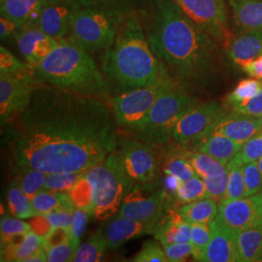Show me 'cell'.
I'll use <instances>...</instances> for the list:
<instances>
[{"instance_id":"cell-1","label":"cell","mask_w":262,"mask_h":262,"mask_svg":"<svg viewBox=\"0 0 262 262\" xmlns=\"http://www.w3.org/2000/svg\"><path fill=\"white\" fill-rule=\"evenodd\" d=\"M100 98L40 84L14 136L16 164L46 174L84 172L117 150L113 111Z\"/></svg>"},{"instance_id":"cell-2","label":"cell","mask_w":262,"mask_h":262,"mask_svg":"<svg viewBox=\"0 0 262 262\" xmlns=\"http://www.w3.org/2000/svg\"><path fill=\"white\" fill-rule=\"evenodd\" d=\"M138 15L151 51L176 84L191 93L214 83L220 45L174 0H144Z\"/></svg>"},{"instance_id":"cell-3","label":"cell","mask_w":262,"mask_h":262,"mask_svg":"<svg viewBox=\"0 0 262 262\" xmlns=\"http://www.w3.org/2000/svg\"><path fill=\"white\" fill-rule=\"evenodd\" d=\"M110 96L171 79L150 49L138 12L122 19L112 46L101 57Z\"/></svg>"},{"instance_id":"cell-4","label":"cell","mask_w":262,"mask_h":262,"mask_svg":"<svg viewBox=\"0 0 262 262\" xmlns=\"http://www.w3.org/2000/svg\"><path fill=\"white\" fill-rule=\"evenodd\" d=\"M33 71L40 84L110 102L102 70L91 54L67 39H60L59 45Z\"/></svg>"},{"instance_id":"cell-5","label":"cell","mask_w":262,"mask_h":262,"mask_svg":"<svg viewBox=\"0 0 262 262\" xmlns=\"http://www.w3.org/2000/svg\"><path fill=\"white\" fill-rule=\"evenodd\" d=\"M94 187V215L99 221L116 215L133 182L125 172L120 150H114L106 159L84 171Z\"/></svg>"},{"instance_id":"cell-6","label":"cell","mask_w":262,"mask_h":262,"mask_svg":"<svg viewBox=\"0 0 262 262\" xmlns=\"http://www.w3.org/2000/svg\"><path fill=\"white\" fill-rule=\"evenodd\" d=\"M197 104L189 92L174 84L160 95L144 122L132 132L133 137L155 146L165 145L180 119Z\"/></svg>"},{"instance_id":"cell-7","label":"cell","mask_w":262,"mask_h":262,"mask_svg":"<svg viewBox=\"0 0 262 262\" xmlns=\"http://www.w3.org/2000/svg\"><path fill=\"white\" fill-rule=\"evenodd\" d=\"M122 19L99 10L79 8L66 39L91 55L103 54L115 42Z\"/></svg>"},{"instance_id":"cell-8","label":"cell","mask_w":262,"mask_h":262,"mask_svg":"<svg viewBox=\"0 0 262 262\" xmlns=\"http://www.w3.org/2000/svg\"><path fill=\"white\" fill-rule=\"evenodd\" d=\"M174 84L172 79H164L156 84L111 97L110 103L117 126L126 130H136L149 115L161 94Z\"/></svg>"},{"instance_id":"cell-9","label":"cell","mask_w":262,"mask_h":262,"mask_svg":"<svg viewBox=\"0 0 262 262\" xmlns=\"http://www.w3.org/2000/svg\"><path fill=\"white\" fill-rule=\"evenodd\" d=\"M227 114L225 106L216 101L197 104L177 122L172 132V139L178 146L190 150L209 135Z\"/></svg>"},{"instance_id":"cell-10","label":"cell","mask_w":262,"mask_h":262,"mask_svg":"<svg viewBox=\"0 0 262 262\" xmlns=\"http://www.w3.org/2000/svg\"><path fill=\"white\" fill-rule=\"evenodd\" d=\"M168 192L154 182L136 184L125 195L119 215L157 224L168 211Z\"/></svg>"},{"instance_id":"cell-11","label":"cell","mask_w":262,"mask_h":262,"mask_svg":"<svg viewBox=\"0 0 262 262\" xmlns=\"http://www.w3.org/2000/svg\"><path fill=\"white\" fill-rule=\"evenodd\" d=\"M181 10L225 49L232 33L224 0H174Z\"/></svg>"},{"instance_id":"cell-12","label":"cell","mask_w":262,"mask_h":262,"mask_svg":"<svg viewBox=\"0 0 262 262\" xmlns=\"http://www.w3.org/2000/svg\"><path fill=\"white\" fill-rule=\"evenodd\" d=\"M121 157L126 174L133 183L145 184L156 181L161 169L158 147L136 138L122 139Z\"/></svg>"},{"instance_id":"cell-13","label":"cell","mask_w":262,"mask_h":262,"mask_svg":"<svg viewBox=\"0 0 262 262\" xmlns=\"http://www.w3.org/2000/svg\"><path fill=\"white\" fill-rule=\"evenodd\" d=\"M39 84L34 71L25 75L0 73V119L2 126L19 118L26 111Z\"/></svg>"},{"instance_id":"cell-14","label":"cell","mask_w":262,"mask_h":262,"mask_svg":"<svg viewBox=\"0 0 262 262\" xmlns=\"http://www.w3.org/2000/svg\"><path fill=\"white\" fill-rule=\"evenodd\" d=\"M215 220L235 234L262 225V191L219 204Z\"/></svg>"},{"instance_id":"cell-15","label":"cell","mask_w":262,"mask_h":262,"mask_svg":"<svg viewBox=\"0 0 262 262\" xmlns=\"http://www.w3.org/2000/svg\"><path fill=\"white\" fill-rule=\"evenodd\" d=\"M104 222L100 231L107 243L108 250H116L129 240L152 233L156 225L152 223L139 222L119 214Z\"/></svg>"},{"instance_id":"cell-16","label":"cell","mask_w":262,"mask_h":262,"mask_svg":"<svg viewBox=\"0 0 262 262\" xmlns=\"http://www.w3.org/2000/svg\"><path fill=\"white\" fill-rule=\"evenodd\" d=\"M15 39L26 62L33 69L60 43V40L48 35L38 28H24L17 33Z\"/></svg>"},{"instance_id":"cell-17","label":"cell","mask_w":262,"mask_h":262,"mask_svg":"<svg viewBox=\"0 0 262 262\" xmlns=\"http://www.w3.org/2000/svg\"><path fill=\"white\" fill-rule=\"evenodd\" d=\"M261 130L262 116H249L233 111L225 115L211 133L225 135L244 145Z\"/></svg>"},{"instance_id":"cell-18","label":"cell","mask_w":262,"mask_h":262,"mask_svg":"<svg viewBox=\"0 0 262 262\" xmlns=\"http://www.w3.org/2000/svg\"><path fill=\"white\" fill-rule=\"evenodd\" d=\"M209 225L211 240L207 247L203 261H239L236 234L221 225L215 219Z\"/></svg>"},{"instance_id":"cell-19","label":"cell","mask_w":262,"mask_h":262,"mask_svg":"<svg viewBox=\"0 0 262 262\" xmlns=\"http://www.w3.org/2000/svg\"><path fill=\"white\" fill-rule=\"evenodd\" d=\"M76 10L66 4L46 2L38 19L37 28L57 40L66 39L70 32Z\"/></svg>"},{"instance_id":"cell-20","label":"cell","mask_w":262,"mask_h":262,"mask_svg":"<svg viewBox=\"0 0 262 262\" xmlns=\"http://www.w3.org/2000/svg\"><path fill=\"white\" fill-rule=\"evenodd\" d=\"M228 57L242 68L262 55V31L244 29L232 35L225 48Z\"/></svg>"},{"instance_id":"cell-21","label":"cell","mask_w":262,"mask_h":262,"mask_svg":"<svg viewBox=\"0 0 262 262\" xmlns=\"http://www.w3.org/2000/svg\"><path fill=\"white\" fill-rule=\"evenodd\" d=\"M46 0H4L0 3L1 17L14 21L19 30L37 28Z\"/></svg>"},{"instance_id":"cell-22","label":"cell","mask_w":262,"mask_h":262,"mask_svg":"<svg viewBox=\"0 0 262 262\" xmlns=\"http://www.w3.org/2000/svg\"><path fill=\"white\" fill-rule=\"evenodd\" d=\"M243 144L232 140L225 135L210 133L192 148V150L205 152L221 163L227 165L229 161L242 149Z\"/></svg>"},{"instance_id":"cell-23","label":"cell","mask_w":262,"mask_h":262,"mask_svg":"<svg viewBox=\"0 0 262 262\" xmlns=\"http://www.w3.org/2000/svg\"><path fill=\"white\" fill-rule=\"evenodd\" d=\"M236 26L262 31V0H228Z\"/></svg>"},{"instance_id":"cell-24","label":"cell","mask_w":262,"mask_h":262,"mask_svg":"<svg viewBox=\"0 0 262 262\" xmlns=\"http://www.w3.org/2000/svg\"><path fill=\"white\" fill-rule=\"evenodd\" d=\"M240 262H262V225L236 234Z\"/></svg>"},{"instance_id":"cell-25","label":"cell","mask_w":262,"mask_h":262,"mask_svg":"<svg viewBox=\"0 0 262 262\" xmlns=\"http://www.w3.org/2000/svg\"><path fill=\"white\" fill-rule=\"evenodd\" d=\"M178 212L183 220L190 225H209L217 215L219 205L215 200L206 197L196 201L185 203V205L179 208Z\"/></svg>"},{"instance_id":"cell-26","label":"cell","mask_w":262,"mask_h":262,"mask_svg":"<svg viewBox=\"0 0 262 262\" xmlns=\"http://www.w3.org/2000/svg\"><path fill=\"white\" fill-rule=\"evenodd\" d=\"M38 215H45L58 210H74L76 207L68 192L42 189L31 198Z\"/></svg>"},{"instance_id":"cell-27","label":"cell","mask_w":262,"mask_h":262,"mask_svg":"<svg viewBox=\"0 0 262 262\" xmlns=\"http://www.w3.org/2000/svg\"><path fill=\"white\" fill-rule=\"evenodd\" d=\"M42 247L44 238L31 230L17 246L1 247V261L26 262Z\"/></svg>"},{"instance_id":"cell-28","label":"cell","mask_w":262,"mask_h":262,"mask_svg":"<svg viewBox=\"0 0 262 262\" xmlns=\"http://www.w3.org/2000/svg\"><path fill=\"white\" fill-rule=\"evenodd\" d=\"M172 148L165 152L161 159V170L166 175H173L181 181H187L196 175L195 171L185 156V148Z\"/></svg>"},{"instance_id":"cell-29","label":"cell","mask_w":262,"mask_h":262,"mask_svg":"<svg viewBox=\"0 0 262 262\" xmlns=\"http://www.w3.org/2000/svg\"><path fill=\"white\" fill-rule=\"evenodd\" d=\"M144 0H81L82 8L99 10L124 18L140 10Z\"/></svg>"},{"instance_id":"cell-30","label":"cell","mask_w":262,"mask_h":262,"mask_svg":"<svg viewBox=\"0 0 262 262\" xmlns=\"http://www.w3.org/2000/svg\"><path fill=\"white\" fill-rule=\"evenodd\" d=\"M15 181L30 199L43 189L46 173L28 165L16 164L14 169Z\"/></svg>"},{"instance_id":"cell-31","label":"cell","mask_w":262,"mask_h":262,"mask_svg":"<svg viewBox=\"0 0 262 262\" xmlns=\"http://www.w3.org/2000/svg\"><path fill=\"white\" fill-rule=\"evenodd\" d=\"M185 156L196 175L202 179L214 177L227 170L226 165L205 152L185 148Z\"/></svg>"},{"instance_id":"cell-32","label":"cell","mask_w":262,"mask_h":262,"mask_svg":"<svg viewBox=\"0 0 262 262\" xmlns=\"http://www.w3.org/2000/svg\"><path fill=\"white\" fill-rule=\"evenodd\" d=\"M183 222L184 220L178 211L168 210L156 224L151 234L162 246L176 243L179 229Z\"/></svg>"},{"instance_id":"cell-33","label":"cell","mask_w":262,"mask_h":262,"mask_svg":"<svg viewBox=\"0 0 262 262\" xmlns=\"http://www.w3.org/2000/svg\"><path fill=\"white\" fill-rule=\"evenodd\" d=\"M107 250L108 246L99 228L91 235V237L84 243L80 244L76 250L72 261H102Z\"/></svg>"},{"instance_id":"cell-34","label":"cell","mask_w":262,"mask_h":262,"mask_svg":"<svg viewBox=\"0 0 262 262\" xmlns=\"http://www.w3.org/2000/svg\"><path fill=\"white\" fill-rule=\"evenodd\" d=\"M7 200L11 215L18 219H31L38 215L32 205L31 199L25 193V191L15 180L10 184L7 192Z\"/></svg>"},{"instance_id":"cell-35","label":"cell","mask_w":262,"mask_h":262,"mask_svg":"<svg viewBox=\"0 0 262 262\" xmlns=\"http://www.w3.org/2000/svg\"><path fill=\"white\" fill-rule=\"evenodd\" d=\"M68 193L76 208L83 209L90 215H94V187L84 174Z\"/></svg>"},{"instance_id":"cell-36","label":"cell","mask_w":262,"mask_h":262,"mask_svg":"<svg viewBox=\"0 0 262 262\" xmlns=\"http://www.w3.org/2000/svg\"><path fill=\"white\" fill-rule=\"evenodd\" d=\"M262 89V81L259 79H246L236 85L233 92L227 96V102L234 108L247 103L251 98L255 96Z\"/></svg>"},{"instance_id":"cell-37","label":"cell","mask_w":262,"mask_h":262,"mask_svg":"<svg viewBox=\"0 0 262 262\" xmlns=\"http://www.w3.org/2000/svg\"><path fill=\"white\" fill-rule=\"evenodd\" d=\"M175 197L183 203H189L207 197V188L204 180L195 175L187 181L181 182Z\"/></svg>"},{"instance_id":"cell-38","label":"cell","mask_w":262,"mask_h":262,"mask_svg":"<svg viewBox=\"0 0 262 262\" xmlns=\"http://www.w3.org/2000/svg\"><path fill=\"white\" fill-rule=\"evenodd\" d=\"M243 164L231 159L226 165L228 171L227 194L225 200H235L246 196V187L244 181Z\"/></svg>"},{"instance_id":"cell-39","label":"cell","mask_w":262,"mask_h":262,"mask_svg":"<svg viewBox=\"0 0 262 262\" xmlns=\"http://www.w3.org/2000/svg\"><path fill=\"white\" fill-rule=\"evenodd\" d=\"M84 172L74 173H50L46 174L43 189L69 192L76 183L84 176Z\"/></svg>"},{"instance_id":"cell-40","label":"cell","mask_w":262,"mask_h":262,"mask_svg":"<svg viewBox=\"0 0 262 262\" xmlns=\"http://www.w3.org/2000/svg\"><path fill=\"white\" fill-rule=\"evenodd\" d=\"M211 240L210 225L192 224L190 233V243L193 247V258L196 261H203L207 247Z\"/></svg>"},{"instance_id":"cell-41","label":"cell","mask_w":262,"mask_h":262,"mask_svg":"<svg viewBox=\"0 0 262 262\" xmlns=\"http://www.w3.org/2000/svg\"><path fill=\"white\" fill-rule=\"evenodd\" d=\"M33 72V68L28 63L20 62L16 56H13L7 49L0 48V73L25 75Z\"/></svg>"},{"instance_id":"cell-42","label":"cell","mask_w":262,"mask_h":262,"mask_svg":"<svg viewBox=\"0 0 262 262\" xmlns=\"http://www.w3.org/2000/svg\"><path fill=\"white\" fill-rule=\"evenodd\" d=\"M0 230L1 245H3L17 235L28 234L29 231H31V226L29 223H26L16 216H4L1 220Z\"/></svg>"},{"instance_id":"cell-43","label":"cell","mask_w":262,"mask_h":262,"mask_svg":"<svg viewBox=\"0 0 262 262\" xmlns=\"http://www.w3.org/2000/svg\"><path fill=\"white\" fill-rule=\"evenodd\" d=\"M131 261L135 262H167V255L161 243L156 240H148L143 244L140 252L137 253Z\"/></svg>"},{"instance_id":"cell-44","label":"cell","mask_w":262,"mask_h":262,"mask_svg":"<svg viewBox=\"0 0 262 262\" xmlns=\"http://www.w3.org/2000/svg\"><path fill=\"white\" fill-rule=\"evenodd\" d=\"M262 158V130L259 131L253 138L246 142L240 151L233 159L241 163L247 164L249 162L257 161Z\"/></svg>"},{"instance_id":"cell-45","label":"cell","mask_w":262,"mask_h":262,"mask_svg":"<svg viewBox=\"0 0 262 262\" xmlns=\"http://www.w3.org/2000/svg\"><path fill=\"white\" fill-rule=\"evenodd\" d=\"M207 188V197L215 200L219 204L225 201L227 194L228 171L219 174L214 177L203 179Z\"/></svg>"},{"instance_id":"cell-46","label":"cell","mask_w":262,"mask_h":262,"mask_svg":"<svg viewBox=\"0 0 262 262\" xmlns=\"http://www.w3.org/2000/svg\"><path fill=\"white\" fill-rule=\"evenodd\" d=\"M244 181L246 187V196L253 195L262 191V173L257 161L244 164Z\"/></svg>"},{"instance_id":"cell-47","label":"cell","mask_w":262,"mask_h":262,"mask_svg":"<svg viewBox=\"0 0 262 262\" xmlns=\"http://www.w3.org/2000/svg\"><path fill=\"white\" fill-rule=\"evenodd\" d=\"M89 213L80 208L74 209V215H73V222L70 227V242L75 246L76 249L80 246V239L84 235L88 219H89Z\"/></svg>"},{"instance_id":"cell-48","label":"cell","mask_w":262,"mask_h":262,"mask_svg":"<svg viewBox=\"0 0 262 262\" xmlns=\"http://www.w3.org/2000/svg\"><path fill=\"white\" fill-rule=\"evenodd\" d=\"M163 248L169 261H185L190 256L193 257V247L190 242L170 244Z\"/></svg>"},{"instance_id":"cell-49","label":"cell","mask_w":262,"mask_h":262,"mask_svg":"<svg viewBox=\"0 0 262 262\" xmlns=\"http://www.w3.org/2000/svg\"><path fill=\"white\" fill-rule=\"evenodd\" d=\"M76 250L75 246L70 241L58 245L48 251V261H72Z\"/></svg>"},{"instance_id":"cell-50","label":"cell","mask_w":262,"mask_h":262,"mask_svg":"<svg viewBox=\"0 0 262 262\" xmlns=\"http://www.w3.org/2000/svg\"><path fill=\"white\" fill-rule=\"evenodd\" d=\"M70 228L66 227H55L52 231L44 238V247L49 251L50 249L58 245L70 241Z\"/></svg>"},{"instance_id":"cell-51","label":"cell","mask_w":262,"mask_h":262,"mask_svg":"<svg viewBox=\"0 0 262 262\" xmlns=\"http://www.w3.org/2000/svg\"><path fill=\"white\" fill-rule=\"evenodd\" d=\"M47 216L50 224L55 227H66L70 228L72 222H73V215L74 210H58L49 214H45Z\"/></svg>"},{"instance_id":"cell-52","label":"cell","mask_w":262,"mask_h":262,"mask_svg":"<svg viewBox=\"0 0 262 262\" xmlns=\"http://www.w3.org/2000/svg\"><path fill=\"white\" fill-rule=\"evenodd\" d=\"M235 112L249 116H262V89L258 94L251 98L247 103L232 108Z\"/></svg>"},{"instance_id":"cell-53","label":"cell","mask_w":262,"mask_h":262,"mask_svg":"<svg viewBox=\"0 0 262 262\" xmlns=\"http://www.w3.org/2000/svg\"><path fill=\"white\" fill-rule=\"evenodd\" d=\"M31 219L32 220L29 222L31 230L43 238H45L54 228L45 215H35Z\"/></svg>"},{"instance_id":"cell-54","label":"cell","mask_w":262,"mask_h":262,"mask_svg":"<svg viewBox=\"0 0 262 262\" xmlns=\"http://www.w3.org/2000/svg\"><path fill=\"white\" fill-rule=\"evenodd\" d=\"M19 28L18 26L10 20V19H6L4 17L0 18V36H1V40H5L7 38L16 37L17 33L19 32Z\"/></svg>"},{"instance_id":"cell-55","label":"cell","mask_w":262,"mask_h":262,"mask_svg":"<svg viewBox=\"0 0 262 262\" xmlns=\"http://www.w3.org/2000/svg\"><path fill=\"white\" fill-rule=\"evenodd\" d=\"M244 71L248 75L262 80V55L255 58L251 63L243 67Z\"/></svg>"},{"instance_id":"cell-56","label":"cell","mask_w":262,"mask_h":262,"mask_svg":"<svg viewBox=\"0 0 262 262\" xmlns=\"http://www.w3.org/2000/svg\"><path fill=\"white\" fill-rule=\"evenodd\" d=\"M166 176L167 177L164 181V188L167 192H171L174 195H176V191H177L179 186L181 184V181L173 175H166Z\"/></svg>"},{"instance_id":"cell-57","label":"cell","mask_w":262,"mask_h":262,"mask_svg":"<svg viewBox=\"0 0 262 262\" xmlns=\"http://www.w3.org/2000/svg\"><path fill=\"white\" fill-rule=\"evenodd\" d=\"M49 3H56V4H66L72 6L76 9L82 8L81 0H46Z\"/></svg>"},{"instance_id":"cell-58","label":"cell","mask_w":262,"mask_h":262,"mask_svg":"<svg viewBox=\"0 0 262 262\" xmlns=\"http://www.w3.org/2000/svg\"><path fill=\"white\" fill-rule=\"evenodd\" d=\"M257 164H258V167L260 169V171H261L262 173V158L257 160Z\"/></svg>"},{"instance_id":"cell-59","label":"cell","mask_w":262,"mask_h":262,"mask_svg":"<svg viewBox=\"0 0 262 262\" xmlns=\"http://www.w3.org/2000/svg\"><path fill=\"white\" fill-rule=\"evenodd\" d=\"M2 1H4V0H0V3H1V2H2Z\"/></svg>"}]
</instances>
